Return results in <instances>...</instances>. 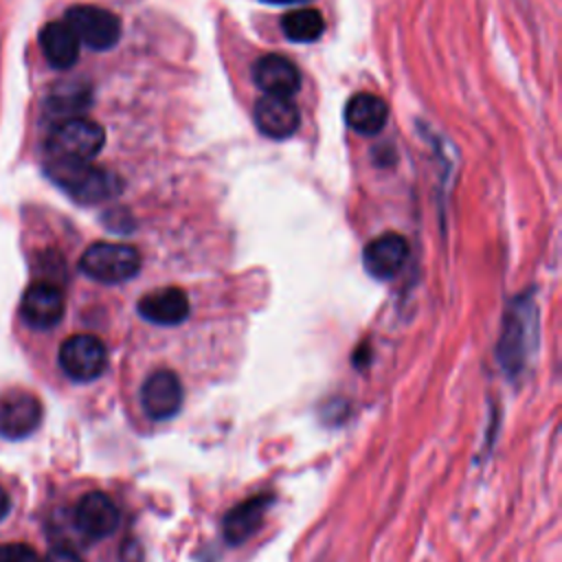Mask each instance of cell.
I'll return each mask as SVG.
<instances>
[{"label":"cell","mask_w":562,"mask_h":562,"mask_svg":"<svg viewBox=\"0 0 562 562\" xmlns=\"http://www.w3.org/2000/svg\"><path fill=\"white\" fill-rule=\"evenodd\" d=\"M44 173L55 187L79 204H101L119 195L123 187L112 171L92 165V160L48 156L44 162Z\"/></svg>","instance_id":"cell-1"},{"label":"cell","mask_w":562,"mask_h":562,"mask_svg":"<svg viewBox=\"0 0 562 562\" xmlns=\"http://www.w3.org/2000/svg\"><path fill=\"white\" fill-rule=\"evenodd\" d=\"M79 270L92 281L114 285L130 281L138 274L140 255L130 244L94 241L83 250L79 259Z\"/></svg>","instance_id":"cell-2"},{"label":"cell","mask_w":562,"mask_h":562,"mask_svg":"<svg viewBox=\"0 0 562 562\" xmlns=\"http://www.w3.org/2000/svg\"><path fill=\"white\" fill-rule=\"evenodd\" d=\"M105 145V130L86 119L72 116L59 123H53L46 136V156L72 158V160H92Z\"/></svg>","instance_id":"cell-3"},{"label":"cell","mask_w":562,"mask_h":562,"mask_svg":"<svg viewBox=\"0 0 562 562\" xmlns=\"http://www.w3.org/2000/svg\"><path fill=\"white\" fill-rule=\"evenodd\" d=\"M64 22L72 29L79 44L92 50H110L121 40V20L94 4H75L66 11Z\"/></svg>","instance_id":"cell-4"},{"label":"cell","mask_w":562,"mask_h":562,"mask_svg":"<svg viewBox=\"0 0 562 562\" xmlns=\"http://www.w3.org/2000/svg\"><path fill=\"white\" fill-rule=\"evenodd\" d=\"M59 367L75 382H92L108 367L105 345L92 334H75L59 347Z\"/></svg>","instance_id":"cell-5"},{"label":"cell","mask_w":562,"mask_h":562,"mask_svg":"<svg viewBox=\"0 0 562 562\" xmlns=\"http://www.w3.org/2000/svg\"><path fill=\"white\" fill-rule=\"evenodd\" d=\"M64 292L50 281L31 283L20 301V316L33 329H53L64 318Z\"/></svg>","instance_id":"cell-6"},{"label":"cell","mask_w":562,"mask_h":562,"mask_svg":"<svg viewBox=\"0 0 562 562\" xmlns=\"http://www.w3.org/2000/svg\"><path fill=\"white\" fill-rule=\"evenodd\" d=\"M42 402L26 391L0 395V437L24 439L42 424Z\"/></svg>","instance_id":"cell-7"},{"label":"cell","mask_w":562,"mask_h":562,"mask_svg":"<svg viewBox=\"0 0 562 562\" xmlns=\"http://www.w3.org/2000/svg\"><path fill=\"white\" fill-rule=\"evenodd\" d=\"M533 305L522 301L520 305H512L505 314V327H503V336H501V362L507 371H518L522 367L525 353H527V345H529V331L536 329V321H533Z\"/></svg>","instance_id":"cell-8"},{"label":"cell","mask_w":562,"mask_h":562,"mask_svg":"<svg viewBox=\"0 0 562 562\" xmlns=\"http://www.w3.org/2000/svg\"><path fill=\"white\" fill-rule=\"evenodd\" d=\"M184 400L180 378L169 369H158L147 375L140 386V406L151 419H171Z\"/></svg>","instance_id":"cell-9"},{"label":"cell","mask_w":562,"mask_h":562,"mask_svg":"<svg viewBox=\"0 0 562 562\" xmlns=\"http://www.w3.org/2000/svg\"><path fill=\"white\" fill-rule=\"evenodd\" d=\"M75 527L92 540L112 536L119 529L121 514L116 503L105 492H88L75 507Z\"/></svg>","instance_id":"cell-10"},{"label":"cell","mask_w":562,"mask_h":562,"mask_svg":"<svg viewBox=\"0 0 562 562\" xmlns=\"http://www.w3.org/2000/svg\"><path fill=\"white\" fill-rule=\"evenodd\" d=\"M252 81L263 94L292 99L301 88V72L288 57L270 53L252 64Z\"/></svg>","instance_id":"cell-11"},{"label":"cell","mask_w":562,"mask_h":562,"mask_svg":"<svg viewBox=\"0 0 562 562\" xmlns=\"http://www.w3.org/2000/svg\"><path fill=\"white\" fill-rule=\"evenodd\" d=\"M406 257L408 241L400 233H384L364 246L362 266L373 279L386 281L404 268Z\"/></svg>","instance_id":"cell-12"},{"label":"cell","mask_w":562,"mask_h":562,"mask_svg":"<svg viewBox=\"0 0 562 562\" xmlns=\"http://www.w3.org/2000/svg\"><path fill=\"white\" fill-rule=\"evenodd\" d=\"M252 116H255L257 130L263 136L274 140L292 136L301 123V114L294 101L288 97H272V94H263L261 99H257Z\"/></svg>","instance_id":"cell-13"},{"label":"cell","mask_w":562,"mask_h":562,"mask_svg":"<svg viewBox=\"0 0 562 562\" xmlns=\"http://www.w3.org/2000/svg\"><path fill=\"white\" fill-rule=\"evenodd\" d=\"M92 101V88L81 79H64L50 86L48 94L44 97V114L53 123H59L64 119L81 116L86 108H90Z\"/></svg>","instance_id":"cell-14"},{"label":"cell","mask_w":562,"mask_h":562,"mask_svg":"<svg viewBox=\"0 0 562 562\" xmlns=\"http://www.w3.org/2000/svg\"><path fill=\"white\" fill-rule=\"evenodd\" d=\"M274 496L272 494H259L252 498L241 501L239 505H235L226 516H224V538L228 544H241L246 542L263 522V516L268 512V507L272 505Z\"/></svg>","instance_id":"cell-15"},{"label":"cell","mask_w":562,"mask_h":562,"mask_svg":"<svg viewBox=\"0 0 562 562\" xmlns=\"http://www.w3.org/2000/svg\"><path fill=\"white\" fill-rule=\"evenodd\" d=\"M136 307L145 321L156 325H178L191 312L189 296L180 288H162L147 292Z\"/></svg>","instance_id":"cell-16"},{"label":"cell","mask_w":562,"mask_h":562,"mask_svg":"<svg viewBox=\"0 0 562 562\" xmlns=\"http://www.w3.org/2000/svg\"><path fill=\"white\" fill-rule=\"evenodd\" d=\"M40 46L46 61L57 70H68L79 59V40L64 20L44 24L40 31Z\"/></svg>","instance_id":"cell-17"},{"label":"cell","mask_w":562,"mask_h":562,"mask_svg":"<svg viewBox=\"0 0 562 562\" xmlns=\"http://www.w3.org/2000/svg\"><path fill=\"white\" fill-rule=\"evenodd\" d=\"M389 108L384 99L371 92H356L345 105V123L360 136H375L384 130Z\"/></svg>","instance_id":"cell-18"},{"label":"cell","mask_w":562,"mask_h":562,"mask_svg":"<svg viewBox=\"0 0 562 562\" xmlns=\"http://www.w3.org/2000/svg\"><path fill=\"white\" fill-rule=\"evenodd\" d=\"M281 31L290 42L310 44L325 31V18L318 9H296L281 18Z\"/></svg>","instance_id":"cell-19"},{"label":"cell","mask_w":562,"mask_h":562,"mask_svg":"<svg viewBox=\"0 0 562 562\" xmlns=\"http://www.w3.org/2000/svg\"><path fill=\"white\" fill-rule=\"evenodd\" d=\"M0 562H42L37 551L26 542L0 544Z\"/></svg>","instance_id":"cell-20"},{"label":"cell","mask_w":562,"mask_h":562,"mask_svg":"<svg viewBox=\"0 0 562 562\" xmlns=\"http://www.w3.org/2000/svg\"><path fill=\"white\" fill-rule=\"evenodd\" d=\"M42 562H83L79 553H75L72 549L66 547H57L50 553H46V558Z\"/></svg>","instance_id":"cell-21"},{"label":"cell","mask_w":562,"mask_h":562,"mask_svg":"<svg viewBox=\"0 0 562 562\" xmlns=\"http://www.w3.org/2000/svg\"><path fill=\"white\" fill-rule=\"evenodd\" d=\"M9 509H11V498H9L7 490L0 485V520L9 514Z\"/></svg>","instance_id":"cell-22"},{"label":"cell","mask_w":562,"mask_h":562,"mask_svg":"<svg viewBox=\"0 0 562 562\" xmlns=\"http://www.w3.org/2000/svg\"><path fill=\"white\" fill-rule=\"evenodd\" d=\"M270 4H299V2H310V0H263Z\"/></svg>","instance_id":"cell-23"}]
</instances>
